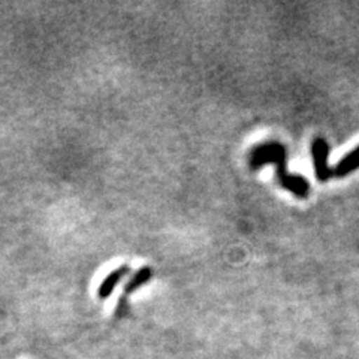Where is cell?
I'll return each instance as SVG.
<instances>
[{
	"label": "cell",
	"mask_w": 359,
	"mask_h": 359,
	"mask_svg": "<svg viewBox=\"0 0 359 359\" xmlns=\"http://www.w3.org/2000/svg\"><path fill=\"white\" fill-rule=\"evenodd\" d=\"M287 162V151L282 142L268 141L257 144L256 147L250 150L249 156V165L252 170H259L266 163L276 165V174L277 182L283 189L289 190L299 199H306L310 195V184L306 177L298 174H290L286 168Z\"/></svg>",
	"instance_id": "6da1fadb"
},
{
	"label": "cell",
	"mask_w": 359,
	"mask_h": 359,
	"mask_svg": "<svg viewBox=\"0 0 359 359\" xmlns=\"http://www.w3.org/2000/svg\"><path fill=\"white\" fill-rule=\"evenodd\" d=\"M311 157L314 163V175L319 183H327L332 177L334 171L328 163L330 145L325 138H314L311 142Z\"/></svg>",
	"instance_id": "7a4b0ae2"
},
{
	"label": "cell",
	"mask_w": 359,
	"mask_h": 359,
	"mask_svg": "<svg viewBox=\"0 0 359 359\" xmlns=\"http://www.w3.org/2000/svg\"><path fill=\"white\" fill-rule=\"evenodd\" d=\"M129 273H130V268L128 265H123V266L114 269L112 273H109L102 280V283H100V286L97 289V297L100 299L108 298L112 294V292H114V289L117 287V285L121 282V280L125 278L126 276H129Z\"/></svg>",
	"instance_id": "3957f363"
},
{
	"label": "cell",
	"mask_w": 359,
	"mask_h": 359,
	"mask_svg": "<svg viewBox=\"0 0 359 359\" xmlns=\"http://www.w3.org/2000/svg\"><path fill=\"white\" fill-rule=\"evenodd\" d=\"M356 170H359V145L351 153H347L343 159H340L339 163L332 168L334 171L332 177L344 178L347 175H351L352 172H355Z\"/></svg>",
	"instance_id": "277c9868"
},
{
	"label": "cell",
	"mask_w": 359,
	"mask_h": 359,
	"mask_svg": "<svg viewBox=\"0 0 359 359\" xmlns=\"http://www.w3.org/2000/svg\"><path fill=\"white\" fill-rule=\"evenodd\" d=\"M150 277H151V269H150L149 266L141 268L140 271L135 273V274L132 276V278L126 283V286H125V294H126V295L132 294V292L137 290L140 286H142L144 283H147L149 280H150Z\"/></svg>",
	"instance_id": "5b68a950"
}]
</instances>
